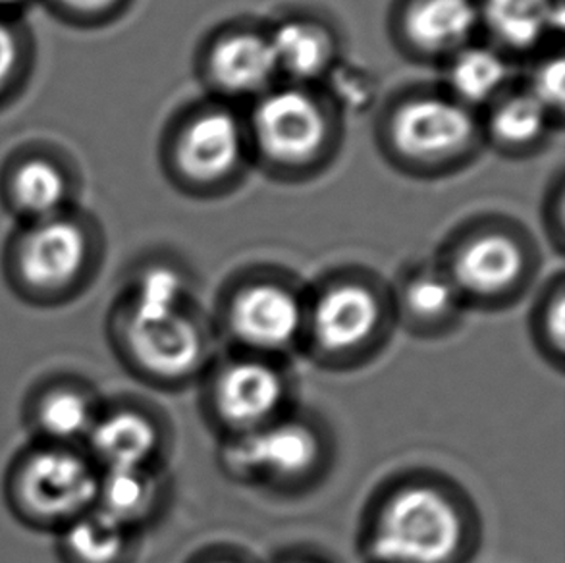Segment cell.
Masks as SVG:
<instances>
[{
    "mask_svg": "<svg viewBox=\"0 0 565 563\" xmlns=\"http://www.w3.org/2000/svg\"><path fill=\"white\" fill-rule=\"evenodd\" d=\"M270 563H330L329 560L313 554V552H303V550H291L276 556Z\"/></svg>",
    "mask_w": 565,
    "mask_h": 563,
    "instance_id": "obj_32",
    "label": "cell"
},
{
    "mask_svg": "<svg viewBox=\"0 0 565 563\" xmlns=\"http://www.w3.org/2000/svg\"><path fill=\"white\" fill-rule=\"evenodd\" d=\"M307 282L290 268L255 263L224 280L211 320L226 350L290 361L299 355Z\"/></svg>",
    "mask_w": 565,
    "mask_h": 563,
    "instance_id": "obj_10",
    "label": "cell"
},
{
    "mask_svg": "<svg viewBox=\"0 0 565 563\" xmlns=\"http://www.w3.org/2000/svg\"><path fill=\"white\" fill-rule=\"evenodd\" d=\"M397 332L390 280L342 265L307 282L299 355L324 373H355L381 358Z\"/></svg>",
    "mask_w": 565,
    "mask_h": 563,
    "instance_id": "obj_4",
    "label": "cell"
},
{
    "mask_svg": "<svg viewBox=\"0 0 565 563\" xmlns=\"http://www.w3.org/2000/svg\"><path fill=\"white\" fill-rule=\"evenodd\" d=\"M172 426L157 405L138 397L107 400L84 448L100 471L167 467Z\"/></svg>",
    "mask_w": 565,
    "mask_h": 563,
    "instance_id": "obj_15",
    "label": "cell"
},
{
    "mask_svg": "<svg viewBox=\"0 0 565 563\" xmlns=\"http://www.w3.org/2000/svg\"><path fill=\"white\" fill-rule=\"evenodd\" d=\"M481 39L520 68L551 41L564 39L565 0H477Z\"/></svg>",
    "mask_w": 565,
    "mask_h": 563,
    "instance_id": "obj_21",
    "label": "cell"
},
{
    "mask_svg": "<svg viewBox=\"0 0 565 563\" xmlns=\"http://www.w3.org/2000/svg\"><path fill=\"white\" fill-rule=\"evenodd\" d=\"M99 482L100 469L82 446L30 440L8 464L2 495L18 523L56 534L95 508Z\"/></svg>",
    "mask_w": 565,
    "mask_h": 563,
    "instance_id": "obj_11",
    "label": "cell"
},
{
    "mask_svg": "<svg viewBox=\"0 0 565 563\" xmlns=\"http://www.w3.org/2000/svg\"><path fill=\"white\" fill-rule=\"evenodd\" d=\"M484 149L505 160L541 157L562 134L551 113L523 87L520 76L479 113Z\"/></svg>",
    "mask_w": 565,
    "mask_h": 563,
    "instance_id": "obj_20",
    "label": "cell"
},
{
    "mask_svg": "<svg viewBox=\"0 0 565 563\" xmlns=\"http://www.w3.org/2000/svg\"><path fill=\"white\" fill-rule=\"evenodd\" d=\"M541 230L544 240L556 257L565 252V176L559 168L544 188L541 201Z\"/></svg>",
    "mask_w": 565,
    "mask_h": 563,
    "instance_id": "obj_30",
    "label": "cell"
},
{
    "mask_svg": "<svg viewBox=\"0 0 565 563\" xmlns=\"http://www.w3.org/2000/svg\"><path fill=\"white\" fill-rule=\"evenodd\" d=\"M334 456L327 423L299 405L253 433L216 444V465L226 480L276 498H299L321 487Z\"/></svg>",
    "mask_w": 565,
    "mask_h": 563,
    "instance_id": "obj_9",
    "label": "cell"
},
{
    "mask_svg": "<svg viewBox=\"0 0 565 563\" xmlns=\"http://www.w3.org/2000/svg\"><path fill=\"white\" fill-rule=\"evenodd\" d=\"M565 46L564 39L551 41L520 66V82L552 118L565 123Z\"/></svg>",
    "mask_w": 565,
    "mask_h": 563,
    "instance_id": "obj_26",
    "label": "cell"
},
{
    "mask_svg": "<svg viewBox=\"0 0 565 563\" xmlns=\"http://www.w3.org/2000/svg\"><path fill=\"white\" fill-rule=\"evenodd\" d=\"M107 338L118 363L147 389L195 386L216 358L211 315L190 268L172 257L141 261L110 305Z\"/></svg>",
    "mask_w": 565,
    "mask_h": 563,
    "instance_id": "obj_1",
    "label": "cell"
},
{
    "mask_svg": "<svg viewBox=\"0 0 565 563\" xmlns=\"http://www.w3.org/2000/svg\"><path fill=\"white\" fill-rule=\"evenodd\" d=\"M438 85L461 105L481 113L518 79L520 68L484 39L459 49L438 66Z\"/></svg>",
    "mask_w": 565,
    "mask_h": 563,
    "instance_id": "obj_23",
    "label": "cell"
},
{
    "mask_svg": "<svg viewBox=\"0 0 565 563\" xmlns=\"http://www.w3.org/2000/svg\"><path fill=\"white\" fill-rule=\"evenodd\" d=\"M386 35L404 61L438 68L459 49L481 39L477 0H392Z\"/></svg>",
    "mask_w": 565,
    "mask_h": 563,
    "instance_id": "obj_14",
    "label": "cell"
},
{
    "mask_svg": "<svg viewBox=\"0 0 565 563\" xmlns=\"http://www.w3.org/2000/svg\"><path fill=\"white\" fill-rule=\"evenodd\" d=\"M39 0H0V14L22 18L23 12Z\"/></svg>",
    "mask_w": 565,
    "mask_h": 563,
    "instance_id": "obj_33",
    "label": "cell"
},
{
    "mask_svg": "<svg viewBox=\"0 0 565 563\" xmlns=\"http://www.w3.org/2000/svg\"><path fill=\"white\" fill-rule=\"evenodd\" d=\"M244 110L253 168L268 182H315L342 155L344 110L322 85L280 79Z\"/></svg>",
    "mask_w": 565,
    "mask_h": 563,
    "instance_id": "obj_5",
    "label": "cell"
},
{
    "mask_svg": "<svg viewBox=\"0 0 565 563\" xmlns=\"http://www.w3.org/2000/svg\"><path fill=\"white\" fill-rule=\"evenodd\" d=\"M322 87L337 100L344 115H348V110H361L367 107L369 100L375 99V84L369 82L365 70L348 68L344 61L338 64Z\"/></svg>",
    "mask_w": 565,
    "mask_h": 563,
    "instance_id": "obj_29",
    "label": "cell"
},
{
    "mask_svg": "<svg viewBox=\"0 0 565 563\" xmlns=\"http://www.w3.org/2000/svg\"><path fill=\"white\" fill-rule=\"evenodd\" d=\"M61 22L85 30L118 22L136 0H39Z\"/></svg>",
    "mask_w": 565,
    "mask_h": 563,
    "instance_id": "obj_28",
    "label": "cell"
},
{
    "mask_svg": "<svg viewBox=\"0 0 565 563\" xmlns=\"http://www.w3.org/2000/svg\"><path fill=\"white\" fill-rule=\"evenodd\" d=\"M159 167L191 201L236 195L255 172L244 108L209 95L185 100L162 126Z\"/></svg>",
    "mask_w": 565,
    "mask_h": 563,
    "instance_id": "obj_8",
    "label": "cell"
},
{
    "mask_svg": "<svg viewBox=\"0 0 565 563\" xmlns=\"http://www.w3.org/2000/svg\"><path fill=\"white\" fill-rule=\"evenodd\" d=\"M482 521L471 496L443 472L409 469L369 498L358 546L365 563H469Z\"/></svg>",
    "mask_w": 565,
    "mask_h": 563,
    "instance_id": "obj_2",
    "label": "cell"
},
{
    "mask_svg": "<svg viewBox=\"0 0 565 563\" xmlns=\"http://www.w3.org/2000/svg\"><path fill=\"white\" fill-rule=\"evenodd\" d=\"M397 332L415 340L436 342L456 334L467 307L443 268L435 259L417 261L390 280Z\"/></svg>",
    "mask_w": 565,
    "mask_h": 563,
    "instance_id": "obj_17",
    "label": "cell"
},
{
    "mask_svg": "<svg viewBox=\"0 0 565 563\" xmlns=\"http://www.w3.org/2000/svg\"><path fill=\"white\" fill-rule=\"evenodd\" d=\"M107 240L99 221L79 206L41 221L15 224L0 268L22 304L56 309L84 296L99 278Z\"/></svg>",
    "mask_w": 565,
    "mask_h": 563,
    "instance_id": "obj_7",
    "label": "cell"
},
{
    "mask_svg": "<svg viewBox=\"0 0 565 563\" xmlns=\"http://www.w3.org/2000/svg\"><path fill=\"white\" fill-rule=\"evenodd\" d=\"M107 397L93 382L74 374H54L28 392L22 419L30 440L82 446L99 419Z\"/></svg>",
    "mask_w": 565,
    "mask_h": 563,
    "instance_id": "obj_19",
    "label": "cell"
},
{
    "mask_svg": "<svg viewBox=\"0 0 565 563\" xmlns=\"http://www.w3.org/2000/svg\"><path fill=\"white\" fill-rule=\"evenodd\" d=\"M61 563H136L143 534L93 508L54 534Z\"/></svg>",
    "mask_w": 565,
    "mask_h": 563,
    "instance_id": "obj_24",
    "label": "cell"
},
{
    "mask_svg": "<svg viewBox=\"0 0 565 563\" xmlns=\"http://www.w3.org/2000/svg\"><path fill=\"white\" fill-rule=\"evenodd\" d=\"M276 68L282 82L322 85L344 61V38L329 15L296 8L268 22Z\"/></svg>",
    "mask_w": 565,
    "mask_h": 563,
    "instance_id": "obj_18",
    "label": "cell"
},
{
    "mask_svg": "<svg viewBox=\"0 0 565 563\" xmlns=\"http://www.w3.org/2000/svg\"><path fill=\"white\" fill-rule=\"evenodd\" d=\"M373 141L397 174L438 182L466 172L487 152L481 118L438 82H407L381 100Z\"/></svg>",
    "mask_w": 565,
    "mask_h": 563,
    "instance_id": "obj_3",
    "label": "cell"
},
{
    "mask_svg": "<svg viewBox=\"0 0 565 563\" xmlns=\"http://www.w3.org/2000/svg\"><path fill=\"white\" fill-rule=\"evenodd\" d=\"M33 68V39L22 18L0 14V110L22 93Z\"/></svg>",
    "mask_w": 565,
    "mask_h": 563,
    "instance_id": "obj_27",
    "label": "cell"
},
{
    "mask_svg": "<svg viewBox=\"0 0 565 563\" xmlns=\"http://www.w3.org/2000/svg\"><path fill=\"white\" fill-rule=\"evenodd\" d=\"M170 495L169 467L100 471L95 508L134 533L146 534L162 518Z\"/></svg>",
    "mask_w": 565,
    "mask_h": 563,
    "instance_id": "obj_22",
    "label": "cell"
},
{
    "mask_svg": "<svg viewBox=\"0 0 565 563\" xmlns=\"http://www.w3.org/2000/svg\"><path fill=\"white\" fill-rule=\"evenodd\" d=\"M77 190L79 180L72 162L45 145L18 149L0 170V203L15 224L74 209Z\"/></svg>",
    "mask_w": 565,
    "mask_h": 563,
    "instance_id": "obj_16",
    "label": "cell"
},
{
    "mask_svg": "<svg viewBox=\"0 0 565 563\" xmlns=\"http://www.w3.org/2000/svg\"><path fill=\"white\" fill-rule=\"evenodd\" d=\"M185 563H259L255 562L244 550L234 549V546H209V549L199 550L198 554Z\"/></svg>",
    "mask_w": 565,
    "mask_h": 563,
    "instance_id": "obj_31",
    "label": "cell"
},
{
    "mask_svg": "<svg viewBox=\"0 0 565 563\" xmlns=\"http://www.w3.org/2000/svg\"><path fill=\"white\" fill-rule=\"evenodd\" d=\"M533 350L556 373L565 367V273L559 268L539 286L529 311Z\"/></svg>",
    "mask_w": 565,
    "mask_h": 563,
    "instance_id": "obj_25",
    "label": "cell"
},
{
    "mask_svg": "<svg viewBox=\"0 0 565 563\" xmlns=\"http://www.w3.org/2000/svg\"><path fill=\"white\" fill-rule=\"evenodd\" d=\"M203 95L245 108L280 82L268 22L239 15L214 25L193 53Z\"/></svg>",
    "mask_w": 565,
    "mask_h": 563,
    "instance_id": "obj_13",
    "label": "cell"
},
{
    "mask_svg": "<svg viewBox=\"0 0 565 563\" xmlns=\"http://www.w3.org/2000/svg\"><path fill=\"white\" fill-rule=\"evenodd\" d=\"M433 259L469 312L510 311L533 291L543 270V249L527 224L497 211L456 224Z\"/></svg>",
    "mask_w": 565,
    "mask_h": 563,
    "instance_id": "obj_6",
    "label": "cell"
},
{
    "mask_svg": "<svg viewBox=\"0 0 565 563\" xmlns=\"http://www.w3.org/2000/svg\"><path fill=\"white\" fill-rule=\"evenodd\" d=\"M199 410L216 438L253 433L298 405L290 361L226 350L198 382Z\"/></svg>",
    "mask_w": 565,
    "mask_h": 563,
    "instance_id": "obj_12",
    "label": "cell"
}]
</instances>
